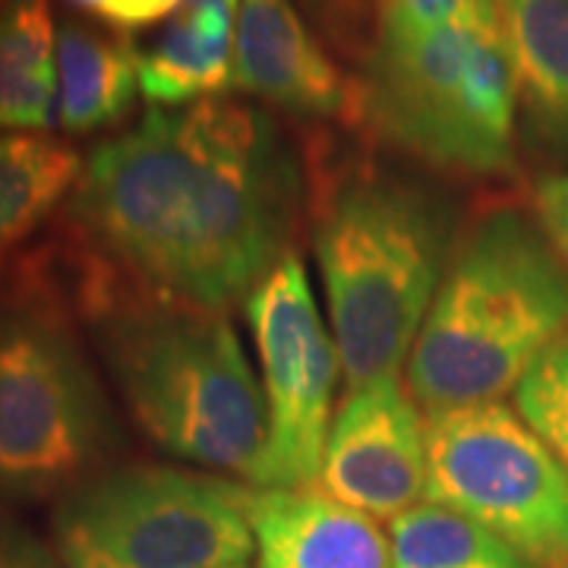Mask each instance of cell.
<instances>
[{
    "label": "cell",
    "instance_id": "7402d4cb",
    "mask_svg": "<svg viewBox=\"0 0 568 568\" xmlns=\"http://www.w3.org/2000/svg\"><path fill=\"white\" fill-rule=\"evenodd\" d=\"M70 3L121 36L168 20L183 7V0H70Z\"/></svg>",
    "mask_w": 568,
    "mask_h": 568
},
{
    "label": "cell",
    "instance_id": "30bf717a",
    "mask_svg": "<svg viewBox=\"0 0 568 568\" xmlns=\"http://www.w3.org/2000/svg\"><path fill=\"white\" fill-rule=\"evenodd\" d=\"M320 489L369 518H398L426 496V417L402 376L347 388Z\"/></svg>",
    "mask_w": 568,
    "mask_h": 568
},
{
    "label": "cell",
    "instance_id": "e0dca14e",
    "mask_svg": "<svg viewBox=\"0 0 568 568\" xmlns=\"http://www.w3.org/2000/svg\"><path fill=\"white\" fill-rule=\"evenodd\" d=\"M82 164L80 152L54 136H0V260L67 203Z\"/></svg>",
    "mask_w": 568,
    "mask_h": 568
},
{
    "label": "cell",
    "instance_id": "277c9868",
    "mask_svg": "<svg viewBox=\"0 0 568 568\" xmlns=\"http://www.w3.org/2000/svg\"><path fill=\"white\" fill-rule=\"evenodd\" d=\"M562 332L566 260L534 212L489 205L458 234L407 357V388L426 417L503 402Z\"/></svg>",
    "mask_w": 568,
    "mask_h": 568
},
{
    "label": "cell",
    "instance_id": "8992f818",
    "mask_svg": "<svg viewBox=\"0 0 568 568\" xmlns=\"http://www.w3.org/2000/svg\"><path fill=\"white\" fill-rule=\"evenodd\" d=\"M361 61L357 111L379 140L458 181L518 174V82L506 22L379 32Z\"/></svg>",
    "mask_w": 568,
    "mask_h": 568
},
{
    "label": "cell",
    "instance_id": "d6986e66",
    "mask_svg": "<svg viewBox=\"0 0 568 568\" xmlns=\"http://www.w3.org/2000/svg\"><path fill=\"white\" fill-rule=\"evenodd\" d=\"M515 410L568 470V332L528 366L515 386Z\"/></svg>",
    "mask_w": 568,
    "mask_h": 568
},
{
    "label": "cell",
    "instance_id": "2e32d148",
    "mask_svg": "<svg viewBox=\"0 0 568 568\" xmlns=\"http://www.w3.org/2000/svg\"><path fill=\"white\" fill-rule=\"evenodd\" d=\"M58 32L48 0L0 10V133H44L58 118Z\"/></svg>",
    "mask_w": 568,
    "mask_h": 568
},
{
    "label": "cell",
    "instance_id": "d4e9b609",
    "mask_svg": "<svg viewBox=\"0 0 568 568\" xmlns=\"http://www.w3.org/2000/svg\"><path fill=\"white\" fill-rule=\"evenodd\" d=\"M22 0H0V10H10V7H17Z\"/></svg>",
    "mask_w": 568,
    "mask_h": 568
},
{
    "label": "cell",
    "instance_id": "3957f363",
    "mask_svg": "<svg viewBox=\"0 0 568 568\" xmlns=\"http://www.w3.org/2000/svg\"><path fill=\"white\" fill-rule=\"evenodd\" d=\"M67 297L133 424L174 458L250 480L265 402L227 313L140 297L82 268Z\"/></svg>",
    "mask_w": 568,
    "mask_h": 568
},
{
    "label": "cell",
    "instance_id": "ffe728a7",
    "mask_svg": "<svg viewBox=\"0 0 568 568\" xmlns=\"http://www.w3.org/2000/svg\"><path fill=\"white\" fill-rule=\"evenodd\" d=\"M484 20H503L499 0H383L376 36H424Z\"/></svg>",
    "mask_w": 568,
    "mask_h": 568
},
{
    "label": "cell",
    "instance_id": "8fae6325",
    "mask_svg": "<svg viewBox=\"0 0 568 568\" xmlns=\"http://www.w3.org/2000/svg\"><path fill=\"white\" fill-rule=\"evenodd\" d=\"M231 85L304 121H361L357 85L345 80L291 0H241Z\"/></svg>",
    "mask_w": 568,
    "mask_h": 568
},
{
    "label": "cell",
    "instance_id": "9c48e42d",
    "mask_svg": "<svg viewBox=\"0 0 568 568\" xmlns=\"http://www.w3.org/2000/svg\"><path fill=\"white\" fill-rule=\"evenodd\" d=\"M244 310L260 351L265 402V446L246 484L320 487L342 361L294 250L246 297Z\"/></svg>",
    "mask_w": 568,
    "mask_h": 568
},
{
    "label": "cell",
    "instance_id": "5bb4252c",
    "mask_svg": "<svg viewBox=\"0 0 568 568\" xmlns=\"http://www.w3.org/2000/svg\"><path fill=\"white\" fill-rule=\"evenodd\" d=\"M241 0H183L171 26L140 54V92L152 108L215 99L234 73V26Z\"/></svg>",
    "mask_w": 568,
    "mask_h": 568
},
{
    "label": "cell",
    "instance_id": "7a4b0ae2",
    "mask_svg": "<svg viewBox=\"0 0 568 568\" xmlns=\"http://www.w3.org/2000/svg\"><path fill=\"white\" fill-rule=\"evenodd\" d=\"M310 203L347 388L402 376L462 234L455 203L373 159H323Z\"/></svg>",
    "mask_w": 568,
    "mask_h": 568
},
{
    "label": "cell",
    "instance_id": "484cf974",
    "mask_svg": "<svg viewBox=\"0 0 568 568\" xmlns=\"http://www.w3.org/2000/svg\"><path fill=\"white\" fill-rule=\"evenodd\" d=\"M0 278H3V260H0Z\"/></svg>",
    "mask_w": 568,
    "mask_h": 568
},
{
    "label": "cell",
    "instance_id": "ba28073f",
    "mask_svg": "<svg viewBox=\"0 0 568 568\" xmlns=\"http://www.w3.org/2000/svg\"><path fill=\"white\" fill-rule=\"evenodd\" d=\"M426 503L462 511L537 568H568V470L503 402L426 417Z\"/></svg>",
    "mask_w": 568,
    "mask_h": 568
},
{
    "label": "cell",
    "instance_id": "9a60e30c",
    "mask_svg": "<svg viewBox=\"0 0 568 568\" xmlns=\"http://www.w3.org/2000/svg\"><path fill=\"white\" fill-rule=\"evenodd\" d=\"M58 123L70 136L114 126L140 92V54L114 29L67 20L58 29Z\"/></svg>",
    "mask_w": 568,
    "mask_h": 568
},
{
    "label": "cell",
    "instance_id": "7c38bea8",
    "mask_svg": "<svg viewBox=\"0 0 568 568\" xmlns=\"http://www.w3.org/2000/svg\"><path fill=\"white\" fill-rule=\"evenodd\" d=\"M260 568H392L388 534L320 487L250 489Z\"/></svg>",
    "mask_w": 568,
    "mask_h": 568
},
{
    "label": "cell",
    "instance_id": "cb8c5ba5",
    "mask_svg": "<svg viewBox=\"0 0 568 568\" xmlns=\"http://www.w3.org/2000/svg\"><path fill=\"white\" fill-rule=\"evenodd\" d=\"M0 568H63V562L17 518L0 515Z\"/></svg>",
    "mask_w": 568,
    "mask_h": 568
},
{
    "label": "cell",
    "instance_id": "4fadbf2b",
    "mask_svg": "<svg viewBox=\"0 0 568 568\" xmlns=\"http://www.w3.org/2000/svg\"><path fill=\"white\" fill-rule=\"evenodd\" d=\"M506 22L521 140L568 174V0H499Z\"/></svg>",
    "mask_w": 568,
    "mask_h": 568
},
{
    "label": "cell",
    "instance_id": "52a82bcc",
    "mask_svg": "<svg viewBox=\"0 0 568 568\" xmlns=\"http://www.w3.org/2000/svg\"><path fill=\"white\" fill-rule=\"evenodd\" d=\"M246 499L219 474L104 467L58 499L51 540L63 568H250Z\"/></svg>",
    "mask_w": 568,
    "mask_h": 568
},
{
    "label": "cell",
    "instance_id": "603a6c76",
    "mask_svg": "<svg viewBox=\"0 0 568 568\" xmlns=\"http://www.w3.org/2000/svg\"><path fill=\"white\" fill-rule=\"evenodd\" d=\"M313 7V13H320L328 32H335V39L347 44H361L369 48V41L376 36V20H379V3L383 0H304Z\"/></svg>",
    "mask_w": 568,
    "mask_h": 568
},
{
    "label": "cell",
    "instance_id": "6da1fadb",
    "mask_svg": "<svg viewBox=\"0 0 568 568\" xmlns=\"http://www.w3.org/2000/svg\"><path fill=\"white\" fill-rule=\"evenodd\" d=\"M301 162L253 104L149 108L63 203L67 250L130 294L227 313L291 253Z\"/></svg>",
    "mask_w": 568,
    "mask_h": 568
},
{
    "label": "cell",
    "instance_id": "5b68a950",
    "mask_svg": "<svg viewBox=\"0 0 568 568\" xmlns=\"http://www.w3.org/2000/svg\"><path fill=\"white\" fill-rule=\"evenodd\" d=\"M118 448L121 426L80 316L36 256L0 297V499H61Z\"/></svg>",
    "mask_w": 568,
    "mask_h": 568
},
{
    "label": "cell",
    "instance_id": "44dd1931",
    "mask_svg": "<svg viewBox=\"0 0 568 568\" xmlns=\"http://www.w3.org/2000/svg\"><path fill=\"white\" fill-rule=\"evenodd\" d=\"M530 212L544 227L549 244L568 265V174L566 171H547L534 181L530 190Z\"/></svg>",
    "mask_w": 568,
    "mask_h": 568
},
{
    "label": "cell",
    "instance_id": "ac0fdd59",
    "mask_svg": "<svg viewBox=\"0 0 568 568\" xmlns=\"http://www.w3.org/2000/svg\"><path fill=\"white\" fill-rule=\"evenodd\" d=\"M388 552L392 568H537L484 525L436 503L392 518Z\"/></svg>",
    "mask_w": 568,
    "mask_h": 568
}]
</instances>
